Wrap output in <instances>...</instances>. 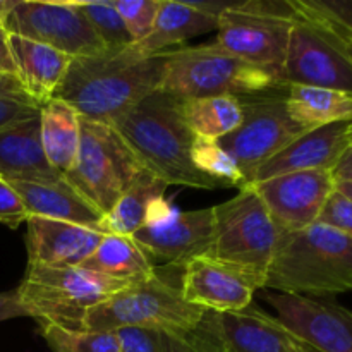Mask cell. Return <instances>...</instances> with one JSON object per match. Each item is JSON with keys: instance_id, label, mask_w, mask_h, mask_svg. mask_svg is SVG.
Here are the masks:
<instances>
[{"instance_id": "14", "label": "cell", "mask_w": 352, "mask_h": 352, "mask_svg": "<svg viewBox=\"0 0 352 352\" xmlns=\"http://www.w3.org/2000/svg\"><path fill=\"white\" fill-rule=\"evenodd\" d=\"M275 318L316 352H352V311L330 301L270 292Z\"/></svg>"}, {"instance_id": "9", "label": "cell", "mask_w": 352, "mask_h": 352, "mask_svg": "<svg viewBox=\"0 0 352 352\" xmlns=\"http://www.w3.org/2000/svg\"><path fill=\"white\" fill-rule=\"evenodd\" d=\"M296 19L291 2H234L217 19L215 43L284 82V62Z\"/></svg>"}, {"instance_id": "13", "label": "cell", "mask_w": 352, "mask_h": 352, "mask_svg": "<svg viewBox=\"0 0 352 352\" xmlns=\"http://www.w3.org/2000/svg\"><path fill=\"white\" fill-rule=\"evenodd\" d=\"M284 82L352 95V60L342 43L296 12L285 54Z\"/></svg>"}, {"instance_id": "8", "label": "cell", "mask_w": 352, "mask_h": 352, "mask_svg": "<svg viewBox=\"0 0 352 352\" xmlns=\"http://www.w3.org/2000/svg\"><path fill=\"white\" fill-rule=\"evenodd\" d=\"M143 170L144 165L112 124L81 117L78 158L64 179L103 217Z\"/></svg>"}, {"instance_id": "17", "label": "cell", "mask_w": 352, "mask_h": 352, "mask_svg": "<svg viewBox=\"0 0 352 352\" xmlns=\"http://www.w3.org/2000/svg\"><path fill=\"white\" fill-rule=\"evenodd\" d=\"M199 325L223 352H316L277 318L248 306L243 311H206Z\"/></svg>"}, {"instance_id": "43", "label": "cell", "mask_w": 352, "mask_h": 352, "mask_svg": "<svg viewBox=\"0 0 352 352\" xmlns=\"http://www.w3.org/2000/svg\"><path fill=\"white\" fill-rule=\"evenodd\" d=\"M16 2L17 0H0V23H3L7 19V16L14 9Z\"/></svg>"}, {"instance_id": "6", "label": "cell", "mask_w": 352, "mask_h": 352, "mask_svg": "<svg viewBox=\"0 0 352 352\" xmlns=\"http://www.w3.org/2000/svg\"><path fill=\"white\" fill-rule=\"evenodd\" d=\"M206 309L184 301L181 284L175 285L155 270L89 309L82 330L116 332L126 327H151L174 336H186L199 327Z\"/></svg>"}, {"instance_id": "42", "label": "cell", "mask_w": 352, "mask_h": 352, "mask_svg": "<svg viewBox=\"0 0 352 352\" xmlns=\"http://www.w3.org/2000/svg\"><path fill=\"white\" fill-rule=\"evenodd\" d=\"M333 179L336 181H349L352 182V141L351 146L344 151V155L340 157V160L337 162V165L332 170Z\"/></svg>"}, {"instance_id": "25", "label": "cell", "mask_w": 352, "mask_h": 352, "mask_svg": "<svg viewBox=\"0 0 352 352\" xmlns=\"http://www.w3.org/2000/svg\"><path fill=\"white\" fill-rule=\"evenodd\" d=\"M168 184L144 168L113 208L103 217L102 232L131 237L148 222L155 203L165 198Z\"/></svg>"}, {"instance_id": "37", "label": "cell", "mask_w": 352, "mask_h": 352, "mask_svg": "<svg viewBox=\"0 0 352 352\" xmlns=\"http://www.w3.org/2000/svg\"><path fill=\"white\" fill-rule=\"evenodd\" d=\"M40 109L41 105H38L33 100L0 96V131L14 126V124L40 117Z\"/></svg>"}, {"instance_id": "11", "label": "cell", "mask_w": 352, "mask_h": 352, "mask_svg": "<svg viewBox=\"0 0 352 352\" xmlns=\"http://www.w3.org/2000/svg\"><path fill=\"white\" fill-rule=\"evenodd\" d=\"M3 26L10 34L47 45L72 58L96 57L107 52L76 2L17 0Z\"/></svg>"}, {"instance_id": "38", "label": "cell", "mask_w": 352, "mask_h": 352, "mask_svg": "<svg viewBox=\"0 0 352 352\" xmlns=\"http://www.w3.org/2000/svg\"><path fill=\"white\" fill-rule=\"evenodd\" d=\"M0 74L17 79V67L10 48V33L0 23Z\"/></svg>"}, {"instance_id": "15", "label": "cell", "mask_w": 352, "mask_h": 352, "mask_svg": "<svg viewBox=\"0 0 352 352\" xmlns=\"http://www.w3.org/2000/svg\"><path fill=\"white\" fill-rule=\"evenodd\" d=\"M272 219L284 232L318 222L327 199L336 191L332 170H305L277 175L251 184Z\"/></svg>"}, {"instance_id": "26", "label": "cell", "mask_w": 352, "mask_h": 352, "mask_svg": "<svg viewBox=\"0 0 352 352\" xmlns=\"http://www.w3.org/2000/svg\"><path fill=\"white\" fill-rule=\"evenodd\" d=\"M285 103L292 119L306 129L337 122H352L351 93L289 85Z\"/></svg>"}, {"instance_id": "5", "label": "cell", "mask_w": 352, "mask_h": 352, "mask_svg": "<svg viewBox=\"0 0 352 352\" xmlns=\"http://www.w3.org/2000/svg\"><path fill=\"white\" fill-rule=\"evenodd\" d=\"M287 86L265 69L248 64L213 41L165 52V74L160 91L177 98L243 96Z\"/></svg>"}, {"instance_id": "30", "label": "cell", "mask_w": 352, "mask_h": 352, "mask_svg": "<svg viewBox=\"0 0 352 352\" xmlns=\"http://www.w3.org/2000/svg\"><path fill=\"white\" fill-rule=\"evenodd\" d=\"M191 158L195 167L210 179L219 182L222 188H244L246 177L239 165L223 150L215 140L195 138L191 148Z\"/></svg>"}, {"instance_id": "29", "label": "cell", "mask_w": 352, "mask_h": 352, "mask_svg": "<svg viewBox=\"0 0 352 352\" xmlns=\"http://www.w3.org/2000/svg\"><path fill=\"white\" fill-rule=\"evenodd\" d=\"M292 9L336 38L344 47L352 45V0H289Z\"/></svg>"}, {"instance_id": "45", "label": "cell", "mask_w": 352, "mask_h": 352, "mask_svg": "<svg viewBox=\"0 0 352 352\" xmlns=\"http://www.w3.org/2000/svg\"><path fill=\"white\" fill-rule=\"evenodd\" d=\"M346 52H347V55H349L351 60H352V45H347V47H346Z\"/></svg>"}, {"instance_id": "7", "label": "cell", "mask_w": 352, "mask_h": 352, "mask_svg": "<svg viewBox=\"0 0 352 352\" xmlns=\"http://www.w3.org/2000/svg\"><path fill=\"white\" fill-rule=\"evenodd\" d=\"M215 229L206 258L241 268L265 282L284 230L251 184L232 199L213 206Z\"/></svg>"}, {"instance_id": "44", "label": "cell", "mask_w": 352, "mask_h": 352, "mask_svg": "<svg viewBox=\"0 0 352 352\" xmlns=\"http://www.w3.org/2000/svg\"><path fill=\"white\" fill-rule=\"evenodd\" d=\"M336 191H339L340 195H344L347 199H351V201H352V182H349V181H336Z\"/></svg>"}, {"instance_id": "18", "label": "cell", "mask_w": 352, "mask_h": 352, "mask_svg": "<svg viewBox=\"0 0 352 352\" xmlns=\"http://www.w3.org/2000/svg\"><path fill=\"white\" fill-rule=\"evenodd\" d=\"M352 122H337L306 131L256 168L250 184L305 170H333L351 146Z\"/></svg>"}, {"instance_id": "3", "label": "cell", "mask_w": 352, "mask_h": 352, "mask_svg": "<svg viewBox=\"0 0 352 352\" xmlns=\"http://www.w3.org/2000/svg\"><path fill=\"white\" fill-rule=\"evenodd\" d=\"M263 289L306 298L352 292V237L320 222L284 232Z\"/></svg>"}, {"instance_id": "22", "label": "cell", "mask_w": 352, "mask_h": 352, "mask_svg": "<svg viewBox=\"0 0 352 352\" xmlns=\"http://www.w3.org/2000/svg\"><path fill=\"white\" fill-rule=\"evenodd\" d=\"M21 196L30 217L76 223L102 232L103 215L64 181L55 184L9 182Z\"/></svg>"}, {"instance_id": "12", "label": "cell", "mask_w": 352, "mask_h": 352, "mask_svg": "<svg viewBox=\"0 0 352 352\" xmlns=\"http://www.w3.org/2000/svg\"><path fill=\"white\" fill-rule=\"evenodd\" d=\"M213 229V206L181 212L164 198L155 203L148 222L131 237L151 260L186 267L195 258L206 256L212 246Z\"/></svg>"}, {"instance_id": "36", "label": "cell", "mask_w": 352, "mask_h": 352, "mask_svg": "<svg viewBox=\"0 0 352 352\" xmlns=\"http://www.w3.org/2000/svg\"><path fill=\"white\" fill-rule=\"evenodd\" d=\"M30 215L21 196L14 191L9 182L0 179V223L17 229L21 223H26Z\"/></svg>"}, {"instance_id": "46", "label": "cell", "mask_w": 352, "mask_h": 352, "mask_svg": "<svg viewBox=\"0 0 352 352\" xmlns=\"http://www.w3.org/2000/svg\"><path fill=\"white\" fill-rule=\"evenodd\" d=\"M351 141H352V140H351Z\"/></svg>"}, {"instance_id": "10", "label": "cell", "mask_w": 352, "mask_h": 352, "mask_svg": "<svg viewBox=\"0 0 352 352\" xmlns=\"http://www.w3.org/2000/svg\"><path fill=\"white\" fill-rule=\"evenodd\" d=\"M285 96L287 86L239 96L243 120L236 131L219 140L220 146L239 165L246 184L260 165L309 131L292 119Z\"/></svg>"}, {"instance_id": "20", "label": "cell", "mask_w": 352, "mask_h": 352, "mask_svg": "<svg viewBox=\"0 0 352 352\" xmlns=\"http://www.w3.org/2000/svg\"><path fill=\"white\" fill-rule=\"evenodd\" d=\"M0 179L6 182L55 184L64 181L47 160L40 133V117L0 131Z\"/></svg>"}, {"instance_id": "4", "label": "cell", "mask_w": 352, "mask_h": 352, "mask_svg": "<svg viewBox=\"0 0 352 352\" xmlns=\"http://www.w3.org/2000/svg\"><path fill=\"white\" fill-rule=\"evenodd\" d=\"M133 282L119 280L82 267L52 268L28 265L16 289L30 318L40 325L82 330L86 313Z\"/></svg>"}, {"instance_id": "32", "label": "cell", "mask_w": 352, "mask_h": 352, "mask_svg": "<svg viewBox=\"0 0 352 352\" xmlns=\"http://www.w3.org/2000/svg\"><path fill=\"white\" fill-rule=\"evenodd\" d=\"M79 9L85 12L96 34L105 45L107 52H122L134 43L133 36L127 31L122 17L113 9L112 0L107 2H76Z\"/></svg>"}, {"instance_id": "21", "label": "cell", "mask_w": 352, "mask_h": 352, "mask_svg": "<svg viewBox=\"0 0 352 352\" xmlns=\"http://www.w3.org/2000/svg\"><path fill=\"white\" fill-rule=\"evenodd\" d=\"M217 19L208 12L196 9L191 2L162 0V7L150 33L140 41H134L126 54L133 58H150L167 52L172 45H181L189 38L217 30Z\"/></svg>"}, {"instance_id": "39", "label": "cell", "mask_w": 352, "mask_h": 352, "mask_svg": "<svg viewBox=\"0 0 352 352\" xmlns=\"http://www.w3.org/2000/svg\"><path fill=\"white\" fill-rule=\"evenodd\" d=\"M12 318H30V315L21 305L16 291L0 292V322Z\"/></svg>"}, {"instance_id": "41", "label": "cell", "mask_w": 352, "mask_h": 352, "mask_svg": "<svg viewBox=\"0 0 352 352\" xmlns=\"http://www.w3.org/2000/svg\"><path fill=\"white\" fill-rule=\"evenodd\" d=\"M0 96H10V98H21V100H31L30 95L24 91L23 85L19 79L9 78V76L0 74ZM34 102V100H33Z\"/></svg>"}, {"instance_id": "24", "label": "cell", "mask_w": 352, "mask_h": 352, "mask_svg": "<svg viewBox=\"0 0 352 352\" xmlns=\"http://www.w3.org/2000/svg\"><path fill=\"white\" fill-rule=\"evenodd\" d=\"M40 133L48 164L65 175L78 158L81 117L69 103L50 98L40 109Z\"/></svg>"}, {"instance_id": "28", "label": "cell", "mask_w": 352, "mask_h": 352, "mask_svg": "<svg viewBox=\"0 0 352 352\" xmlns=\"http://www.w3.org/2000/svg\"><path fill=\"white\" fill-rule=\"evenodd\" d=\"M182 117L195 138L222 140L236 131L243 120L239 96H205L182 100Z\"/></svg>"}, {"instance_id": "31", "label": "cell", "mask_w": 352, "mask_h": 352, "mask_svg": "<svg viewBox=\"0 0 352 352\" xmlns=\"http://www.w3.org/2000/svg\"><path fill=\"white\" fill-rule=\"evenodd\" d=\"M40 336L52 352H122L116 332L67 330L57 325H40Z\"/></svg>"}, {"instance_id": "19", "label": "cell", "mask_w": 352, "mask_h": 352, "mask_svg": "<svg viewBox=\"0 0 352 352\" xmlns=\"http://www.w3.org/2000/svg\"><path fill=\"white\" fill-rule=\"evenodd\" d=\"M26 226L28 265L40 267H81L105 236L100 230L43 217H30Z\"/></svg>"}, {"instance_id": "2", "label": "cell", "mask_w": 352, "mask_h": 352, "mask_svg": "<svg viewBox=\"0 0 352 352\" xmlns=\"http://www.w3.org/2000/svg\"><path fill=\"white\" fill-rule=\"evenodd\" d=\"M110 124L129 144L144 168L168 186L222 188L192 164L195 136L182 117V98L158 89Z\"/></svg>"}, {"instance_id": "1", "label": "cell", "mask_w": 352, "mask_h": 352, "mask_svg": "<svg viewBox=\"0 0 352 352\" xmlns=\"http://www.w3.org/2000/svg\"><path fill=\"white\" fill-rule=\"evenodd\" d=\"M164 74L165 52L150 58H133L124 50L72 58L54 98L69 103L82 119L110 124L158 91Z\"/></svg>"}, {"instance_id": "40", "label": "cell", "mask_w": 352, "mask_h": 352, "mask_svg": "<svg viewBox=\"0 0 352 352\" xmlns=\"http://www.w3.org/2000/svg\"><path fill=\"white\" fill-rule=\"evenodd\" d=\"M189 342H191L189 352H223L217 340L201 325L189 333Z\"/></svg>"}, {"instance_id": "23", "label": "cell", "mask_w": 352, "mask_h": 352, "mask_svg": "<svg viewBox=\"0 0 352 352\" xmlns=\"http://www.w3.org/2000/svg\"><path fill=\"white\" fill-rule=\"evenodd\" d=\"M10 48L17 67V79L38 105L54 98L72 57L47 45L10 34Z\"/></svg>"}, {"instance_id": "16", "label": "cell", "mask_w": 352, "mask_h": 352, "mask_svg": "<svg viewBox=\"0 0 352 352\" xmlns=\"http://www.w3.org/2000/svg\"><path fill=\"white\" fill-rule=\"evenodd\" d=\"M263 287L261 278L206 256L189 261L181 277L184 301L213 313L243 311Z\"/></svg>"}, {"instance_id": "35", "label": "cell", "mask_w": 352, "mask_h": 352, "mask_svg": "<svg viewBox=\"0 0 352 352\" xmlns=\"http://www.w3.org/2000/svg\"><path fill=\"white\" fill-rule=\"evenodd\" d=\"M318 222L352 237V201L339 191H333L320 213Z\"/></svg>"}, {"instance_id": "33", "label": "cell", "mask_w": 352, "mask_h": 352, "mask_svg": "<svg viewBox=\"0 0 352 352\" xmlns=\"http://www.w3.org/2000/svg\"><path fill=\"white\" fill-rule=\"evenodd\" d=\"M122 352H189V333L174 336L151 327H126L116 330Z\"/></svg>"}, {"instance_id": "34", "label": "cell", "mask_w": 352, "mask_h": 352, "mask_svg": "<svg viewBox=\"0 0 352 352\" xmlns=\"http://www.w3.org/2000/svg\"><path fill=\"white\" fill-rule=\"evenodd\" d=\"M112 3L134 41L150 33L162 7V0H112Z\"/></svg>"}, {"instance_id": "27", "label": "cell", "mask_w": 352, "mask_h": 352, "mask_svg": "<svg viewBox=\"0 0 352 352\" xmlns=\"http://www.w3.org/2000/svg\"><path fill=\"white\" fill-rule=\"evenodd\" d=\"M126 282H138L155 274L153 260L134 243L133 237L105 234L95 253L81 265Z\"/></svg>"}]
</instances>
